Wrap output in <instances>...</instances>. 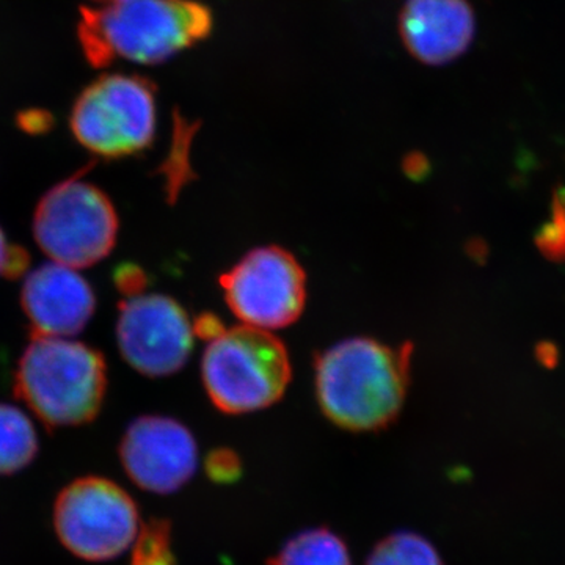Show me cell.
<instances>
[{
	"label": "cell",
	"mask_w": 565,
	"mask_h": 565,
	"mask_svg": "<svg viewBox=\"0 0 565 565\" xmlns=\"http://www.w3.org/2000/svg\"><path fill=\"white\" fill-rule=\"evenodd\" d=\"M366 565H444V561L426 537L401 531L379 542Z\"/></svg>",
	"instance_id": "9a60e30c"
},
{
	"label": "cell",
	"mask_w": 565,
	"mask_h": 565,
	"mask_svg": "<svg viewBox=\"0 0 565 565\" xmlns=\"http://www.w3.org/2000/svg\"><path fill=\"white\" fill-rule=\"evenodd\" d=\"M206 471L212 481L218 484H230L241 476V460L228 449L212 451L206 459Z\"/></svg>",
	"instance_id": "d6986e66"
},
{
	"label": "cell",
	"mask_w": 565,
	"mask_h": 565,
	"mask_svg": "<svg viewBox=\"0 0 565 565\" xmlns=\"http://www.w3.org/2000/svg\"><path fill=\"white\" fill-rule=\"evenodd\" d=\"M122 468L145 492L169 494L182 489L199 467L191 430L167 416H140L120 444Z\"/></svg>",
	"instance_id": "30bf717a"
},
{
	"label": "cell",
	"mask_w": 565,
	"mask_h": 565,
	"mask_svg": "<svg viewBox=\"0 0 565 565\" xmlns=\"http://www.w3.org/2000/svg\"><path fill=\"white\" fill-rule=\"evenodd\" d=\"M534 243L548 262L565 263V223L559 218L552 217L542 225L535 233Z\"/></svg>",
	"instance_id": "ac0fdd59"
},
{
	"label": "cell",
	"mask_w": 565,
	"mask_h": 565,
	"mask_svg": "<svg viewBox=\"0 0 565 565\" xmlns=\"http://www.w3.org/2000/svg\"><path fill=\"white\" fill-rule=\"evenodd\" d=\"M117 211L109 196L79 177L54 185L36 204L33 236L54 263L73 269L95 266L117 244Z\"/></svg>",
	"instance_id": "5b68a950"
},
{
	"label": "cell",
	"mask_w": 565,
	"mask_h": 565,
	"mask_svg": "<svg viewBox=\"0 0 565 565\" xmlns=\"http://www.w3.org/2000/svg\"><path fill=\"white\" fill-rule=\"evenodd\" d=\"M202 375L218 411L250 414L281 399L291 381V360L273 332L239 326L207 343Z\"/></svg>",
	"instance_id": "277c9868"
},
{
	"label": "cell",
	"mask_w": 565,
	"mask_h": 565,
	"mask_svg": "<svg viewBox=\"0 0 565 565\" xmlns=\"http://www.w3.org/2000/svg\"><path fill=\"white\" fill-rule=\"evenodd\" d=\"M156 118V85L151 81L106 74L81 93L70 126L82 147L102 158L118 159L150 147Z\"/></svg>",
	"instance_id": "8992f818"
},
{
	"label": "cell",
	"mask_w": 565,
	"mask_h": 565,
	"mask_svg": "<svg viewBox=\"0 0 565 565\" xmlns=\"http://www.w3.org/2000/svg\"><path fill=\"white\" fill-rule=\"evenodd\" d=\"M270 565H352L348 546L326 527L294 535L281 546Z\"/></svg>",
	"instance_id": "5bb4252c"
},
{
	"label": "cell",
	"mask_w": 565,
	"mask_h": 565,
	"mask_svg": "<svg viewBox=\"0 0 565 565\" xmlns=\"http://www.w3.org/2000/svg\"><path fill=\"white\" fill-rule=\"evenodd\" d=\"M193 322L172 297L140 294L121 305L117 343L122 359L148 377L178 373L193 351Z\"/></svg>",
	"instance_id": "9c48e42d"
},
{
	"label": "cell",
	"mask_w": 565,
	"mask_h": 565,
	"mask_svg": "<svg viewBox=\"0 0 565 565\" xmlns=\"http://www.w3.org/2000/svg\"><path fill=\"white\" fill-rule=\"evenodd\" d=\"M96 6H109V3L118 2V0H92Z\"/></svg>",
	"instance_id": "484cf974"
},
{
	"label": "cell",
	"mask_w": 565,
	"mask_h": 565,
	"mask_svg": "<svg viewBox=\"0 0 565 565\" xmlns=\"http://www.w3.org/2000/svg\"><path fill=\"white\" fill-rule=\"evenodd\" d=\"M405 50L424 65L456 61L473 43L475 11L468 0H407L399 17Z\"/></svg>",
	"instance_id": "7c38bea8"
},
{
	"label": "cell",
	"mask_w": 565,
	"mask_h": 565,
	"mask_svg": "<svg viewBox=\"0 0 565 565\" xmlns=\"http://www.w3.org/2000/svg\"><path fill=\"white\" fill-rule=\"evenodd\" d=\"M535 356H537L539 363L544 364L546 367H555L557 360H559V351L555 344L550 341H542L535 348Z\"/></svg>",
	"instance_id": "603a6c76"
},
{
	"label": "cell",
	"mask_w": 565,
	"mask_h": 565,
	"mask_svg": "<svg viewBox=\"0 0 565 565\" xmlns=\"http://www.w3.org/2000/svg\"><path fill=\"white\" fill-rule=\"evenodd\" d=\"M21 305L33 337H73L95 315L96 297L76 269L50 263L25 278Z\"/></svg>",
	"instance_id": "8fae6325"
},
{
	"label": "cell",
	"mask_w": 565,
	"mask_h": 565,
	"mask_svg": "<svg viewBox=\"0 0 565 565\" xmlns=\"http://www.w3.org/2000/svg\"><path fill=\"white\" fill-rule=\"evenodd\" d=\"M212 31V13L196 0H118L82 7L77 39L93 68L117 61L158 65Z\"/></svg>",
	"instance_id": "6da1fadb"
},
{
	"label": "cell",
	"mask_w": 565,
	"mask_h": 565,
	"mask_svg": "<svg viewBox=\"0 0 565 565\" xmlns=\"http://www.w3.org/2000/svg\"><path fill=\"white\" fill-rule=\"evenodd\" d=\"M132 565H177L166 520H151L141 525L132 545Z\"/></svg>",
	"instance_id": "2e32d148"
},
{
	"label": "cell",
	"mask_w": 565,
	"mask_h": 565,
	"mask_svg": "<svg viewBox=\"0 0 565 565\" xmlns=\"http://www.w3.org/2000/svg\"><path fill=\"white\" fill-rule=\"evenodd\" d=\"M225 326H223L221 319L217 316L203 315L193 322V332L196 338H202L210 343L211 340L217 338L218 334L225 332Z\"/></svg>",
	"instance_id": "7402d4cb"
},
{
	"label": "cell",
	"mask_w": 565,
	"mask_h": 565,
	"mask_svg": "<svg viewBox=\"0 0 565 565\" xmlns=\"http://www.w3.org/2000/svg\"><path fill=\"white\" fill-rule=\"evenodd\" d=\"M31 258L24 248L7 243L6 234L0 228V275L7 278H18L24 275Z\"/></svg>",
	"instance_id": "ffe728a7"
},
{
	"label": "cell",
	"mask_w": 565,
	"mask_h": 565,
	"mask_svg": "<svg viewBox=\"0 0 565 565\" xmlns=\"http://www.w3.org/2000/svg\"><path fill=\"white\" fill-rule=\"evenodd\" d=\"M407 167H412L411 174H415V177H419V174L426 173L427 163L426 159L419 158V156H412V162H407Z\"/></svg>",
	"instance_id": "d4e9b609"
},
{
	"label": "cell",
	"mask_w": 565,
	"mask_h": 565,
	"mask_svg": "<svg viewBox=\"0 0 565 565\" xmlns=\"http://www.w3.org/2000/svg\"><path fill=\"white\" fill-rule=\"evenodd\" d=\"M107 390L103 353L58 337H33L18 363L14 392L50 427L92 423Z\"/></svg>",
	"instance_id": "3957f363"
},
{
	"label": "cell",
	"mask_w": 565,
	"mask_h": 565,
	"mask_svg": "<svg viewBox=\"0 0 565 565\" xmlns=\"http://www.w3.org/2000/svg\"><path fill=\"white\" fill-rule=\"evenodd\" d=\"M66 550L88 563H107L132 548L140 515L131 494L98 476L76 479L58 493L52 512Z\"/></svg>",
	"instance_id": "52a82bcc"
},
{
	"label": "cell",
	"mask_w": 565,
	"mask_h": 565,
	"mask_svg": "<svg viewBox=\"0 0 565 565\" xmlns=\"http://www.w3.org/2000/svg\"><path fill=\"white\" fill-rule=\"evenodd\" d=\"M115 285L120 289V292L125 294L126 297L140 296L147 286V275L139 266L134 264H122L115 270Z\"/></svg>",
	"instance_id": "44dd1931"
},
{
	"label": "cell",
	"mask_w": 565,
	"mask_h": 565,
	"mask_svg": "<svg viewBox=\"0 0 565 565\" xmlns=\"http://www.w3.org/2000/svg\"><path fill=\"white\" fill-rule=\"evenodd\" d=\"M226 303L243 326L274 332L303 313L307 277L302 266L280 247L252 250L222 275Z\"/></svg>",
	"instance_id": "ba28073f"
},
{
	"label": "cell",
	"mask_w": 565,
	"mask_h": 565,
	"mask_svg": "<svg viewBox=\"0 0 565 565\" xmlns=\"http://www.w3.org/2000/svg\"><path fill=\"white\" fill-rule=\"evenodd\" d=\"M193 132H195V126L188 125L181 120L180 115H174L172 150H170L166 166L162 167V172L167 177V191L170 193V199H174L181 185L188 182V174L191 172L189 145H191Z\"/></svg>",
	"instance_id": "e0dca14e"
},
{
	"label": "cell",
	"mask_w": 565,
	"mask_h": 565,
	"mask_svg": "<svg viewBox=\"0 0 565 565\" xmlns=\"http://www.w3.org/2000/svg\"><path fill=\"white\" fill-rule=\"evenodd\" d=\"M552 217L559 218L565 223V185L557 188L553 193Z\"/></svg>",
	"instance_id": "cb8c5ba5"
},
{
	"label": "cell",
	"mask_w": 565,
	"mask_h": 565,
	"mask_svg": "<svg viewBox=\"0 0 565 565\" xmlns=\"http://www.w3.org/2000/svg\"><path fill=\"white\" fill-rule=\"evenodd\" d=\"M39 455V435L29 416L0 404V476L20 473Z\"/></svg>",
	"instance_id": "4fadbf2b"
},
{
	"label": "cell",
	"mask_w": 565,
	"mask_h": 565,
	"mask_svg": "<svg viewBox=\"0 0 565 565\" xmlns=\"http://www.w3.org/2000/svg\"><path fill=\"white\" fill-rule=\"evenodd\" d=\"M411 345L352 338L316 363V394L327 418L355 433L388 426L403 411L411 382Z\"/></svg>",
	"instance_id": "7a4b0ae2"
}]
</instances>
